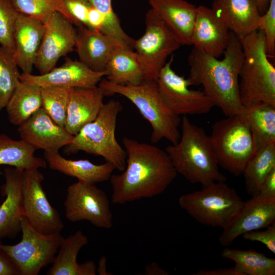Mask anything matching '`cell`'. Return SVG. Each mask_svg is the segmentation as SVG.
<instances>
[{"mask_svg":"<svg viewBox=\"0 0 275 275\" xmlns=\"http://www.w3.org/2000/svg\"><path fill=\"white\" fill-rule=\"evenodd\" d=\"M77 31L75 48L79 61L96 71H105L115 48L110 39L99 31L86 27Z\"/></svg>","mask_w":275,"mask_h":275,"instance_id":"obj_24","label":"cell"},{"mask_svg":"<svg viewBox=\"0 0 275 275\" xmlns=\"http://www.w3.org/2000/svg\"><path fill=\"white\" fill-rule=\"evenodd\" d=\"M104 90L99 86L70 89L65 128L76 135L87 124L94 121L102 108Z\"/></svg>","mask_w":275,"mask_h":275,"instance_id":"obj_21","label":"cell"},{"mask_svg":"<svg viewBox=\"0 0 275 275\" xmlns=\"http://www.w3.org/2000/svg\"><path fill=\"white\" fill-rule=\"evenodd\" d=\"M181 125L179 141L165 150L177 174L202 187L217 181L226 182V177L219 170L210 136L186 116L181 119Z\"/></svg>","mask_w":275,"mask_h":275,"instance_id":"obj_3","label":"cell"},{"mask_svg":"<svg viewBox=\"0 0 275 275\" xmlns=\"http://www.w3.org/2000/svg\"><path fill=\"white\" fill-rule=\"evenodd\" d=\"M145 274L147 275H167L169 273L161 268L157 263L153 262L146 266Z\"/></svg>","mask_w":275,"mask_h":275,"instance_id":"obj_45","label":"cell"},{"mask_svg":"<svg viewBox=\"0 0 275 275\" xmlns=\"http://www.w3.org/2000/svg\"><path fill=\"white\" fill-rule=\"evenodd\" d=\"M43 23L45 30L34 65L40 74L50 71L61 57L74 50L77 34L73 24L59 12Z\"/></svg>","mask_w":275,"mask_h":275,"instance_id":"obj_14","label":"cell"},{"mask_svg":"<svg viewBox=\"0 0 275 275\" xmlns=\"http://www.w3.org/2000/svg\"><path fill=\"white\" fill-rule=\"evenodd\" d=\"M44 30L42 21L19 13L15 25L12 54L23 73H32Z\"/></svg>","mask_w":275,"mask_h":275,"instance_id":"obj_22","label":"cell"},{"mask_svg":"<svg viewBox=\"0 0 275 275\" xmlns=\"http://www.w3.org/2000/svg\"><path fill=\"white\" fill-rule=\"evenodd\" d=\"M218 166L238 176L256 152L252 134L241 115L227 116L215 122L210 136Z\"/></svg>","mask_w":275,"mask_h":275,"instance_id":"obj_8","label":"cell"},{"mask_svg":"<svg viewBox=\"0 0 275 275\" xmlns=\"http://www.w3.org/2000/svg\"><path fill=\"white\" fill-rule=\"evenodd\" d=\"M41 89L19 82L5 107L11 124L19 126L42 107Z\"/></svg>","mask_w":275,"mask_h":275,"instance_id":"obj_28","label":"cell"},{"mask_svg":"<svg viewBox=\"0 0 275 275\" xmlns=\"http://www.w3.org/2000/svg\"><path fill=\"white\" fill-rule=\"evenodd\" d=\"M274 222L275 197L261 194L252 196L250 199L244 201L234 219L223 229L218 241L222 246H229L243 234L266 228Z\"/></svg>","mask_w":275,"mask_h":275,"instance_id":"obj_15","label":"cell"},{"mask_svg":"<svg viewBox=\"0 0 275 275\" xmlns=\"http://www.w3.org/2000/svg\"><path fill=\"white\" fill-rule=\"evenodd\" d=\"M87 28L101 32L105 23L104 16L92 5L90 6L87 16Z\"/></svg>","mask_w":275,"mask_h":275,"instance_id":"obj_41","label":"cell"},{"mask_svg":"<svg viewBox=\"0 0 275 275\" xmlns=\"http://www.w3.org/2000/svg\"><path fill=\"white\" fill-rule=\"evenodd\" d=\"M259 194L275 197V169L268 174L264 181Z\"/></svg>","mask_w":275,"mask_h":275,"instance_id":"obj_43","label":"cell"},{"mask_svg":"<svg viewBox=\"0 0 275 275\" xmlns=\"http://www.w3.org/2000/svg\"><path fill=\"white\" fill-rule=\"evenodd\" d=\"M148 2L151 9L181 45H191L197 7L184 0H148Z\"/></svg>","mask_w":275,"mask_h":275,"instance_id":"obj_20","label":"cell"},{"mask_svg":"<svg viewBox=\"0 0 275 275\" xmlns=\"http://www.w3.org/2000/svg\"><path fill=\"white\" fill-rule=\"evenodd\" d=\"M64 205L66 217L70 222L87 221L104 229L113 226V215L107 196L95 184L78 181L70 185Z\"/></svg>","mask_w":275,"mask_h":275,"instance_id":"obj_12","label":"cell"},{"mask_svg":"<svg viewBox=\"0 0 275 275\" xmlns=\"http://www.w3.org/2000/svg\"><path fill=\"white\" fill-rule=\"evenodd\" d=\"M222 60L194 48L188 57L190 86L201 85L203 91L227 116L242 114L245 109L239 96V74L243 60L239 37L231 32Z\"/></svg>","mask_w":275,"mask_h":275,"instance_id":"obj_2","label":"cell"},{"mask_svg":"<svg viewBox=\"0 0 275 275\" xmlns=\"http://www.w3.org/2000/svg\"><path fill=\"white\" fill-rule=\"evenodd\" d=\"M64 4L76 22V26L87 27V16L91 5L87 0H63Z\"/></svg>","mask_w":275,"mask_h":275,"instance_id":"obj_40","label":"cell"},{"mask_svg":"<svg viewBox=\"0 0 275 275\" xmlns=\"http://www.w3.org/2000/svg\"><path fill=\"white\" fill-rule=\"evenodd\" d=\"M43 180V175L38 169L24 170L22 183L23 216L40 233L60 234L64 224L47 198L42 185Z\"/></svg>","mask_w":275,"mask_h":275,"instance_id":"obj_13","label":"cell"},{"mask_svg":"<svg viewBox=\"0 0 275 275\" xmlns=\"http://www.w3.org/2000/svg\"><path fill=\"white\" fill-rule=\"evenodd\" d=\"M18 68L12 53L0 46V112L20 81Z\"/></svg>","mask_w":275,"mask_h":275,"instance_id":"obj_34","label":"cell"},{"mask_svg":"<svg viewBox=\"0 0 275 275\" xmlns=\"http://www.w3.org/2000/svg\"><path fill=\"white\" fill-rule=\"evenodd\" d=\"M0 275H19L10 258L0 249Z\"/></svg>","mask_w":275,"mask_h":275,"instance_id":"obj_42","label":"cell"},{"mask_svg":"<svg viewBox=\"0 0 275 275\" xmlns=\"http://www.w3.org/2000/svg\"><path fill=\"white\" fill-rule=\"evenodd\" d=\"M243 238L251 241L263 243L273 254H275V223L266 228L263 231L259 230L247 232L242 235Z\"/></svg>","mask_w":275,"mask_h":275,"instance_id":"obj_39","label":"cell"},{"mask_svg":"<svg viewBox=\"0 0 275 275\" xmlns=\"http://www.w3.org/2000/svg\"><path fill=\"white\" fill-rule=\"evenodd\" d=\"M211 8L239 37L258 30L261 15L256 0H213Z\"/></svg>","mask_w":275,"mask_h":275,"instance_id":"obj_23","label":"cell"},{"mask_svg":"<svg viewBox=\"0 0 275 275\" xmlns=\"http://www.w3.org/2000/svg\"><path fill=\"white\" fill-rule=\"evenodd\" d=\"M244 201L225 181H217L199 190L182 195L181 209L199 223L223 229L234 219Z\"/></svg>","mask_w":275,"mask_h":275,"instance_id":"obj_7","label":"cell"},{"mask_svg":"<svg viewBox=\"0 0 275 275\" xmlns=\"http://www.w3.org/2000/svg\"><path fill=\"white\" fill-rule=\"evenodd\" d=\"M122 109L118 100L111 99L104 103L96 118L74 135L71 144L67 146V151L75 153L82 151L102 156L116 169L124 171L127 154L115 136L117 117Z\"/></svg>","mask_w":275,"mask_h":275,"instance_id":"obj_6","label":"cell"},{"mask_svg":"<svg viewBox=\"0 0 275 275\" xmlns=\"http://www.w3.org/2000/svg\"><path fill=\"white\" fill-rule=\"evenodd\" d=\"M106 258L105 256L102 257L98 263V266L96 268V272L100 275H109L111 274L106 270Z\"/></svg>","mask_w":275,"mask_h":275,"instance_id":"obj_46","label":"cell"},{"mask_svg":"<svg viewBox=\"0 0 275 275\" xmlns=\"http://www.w3.org/2000/svg\"><path fill=\"white\" fill-rule=\"evenodd\" d=\"M105 17V23L101 32L112 41L116 49H131L133 39L129 37L121 27L114 12L112 0H87Z\"/></svg>","mask_w":275,"mask_h":275,"instance_id":"obj_33","label":"cell"},{"mask_svg":"<svg viewBox=\"0 0 275 275\" xmlns=\"http://www.w3.org/2000/svg\"><path fill=\"white\" fill-rule=\"evenodd\" d=\"M239 38L243 53L238 82L242 106L275 105V68L268 60L263 32L258 29Z\"/></svg>","mask_w":275,"mask_h":275,"instance_id":"obj_4","label":"cell"},{"mask_svg":"<svg viewBox=\"0 0 275 275\" xmlns=\"http://www.w3.org/2000/svg\"><path fill=\"white\" fill-rule=\"evenodd\" d=\"M123 144L126 164L110 177L112 202L122 205L163 193L177 175L166 150L127 137Z\"/></svg>","mask_w":275,"mask_h":275,"instance_id":"obj_1","label":"cell"},{"mask_svg":"<svg viewBox=\"0 0 275 275\" xmlns=\"http://www.w3.org/2000/svg\"><path fill=\"white\" fill-rule=\"evenodd\" d=\"M24 171L14 167L4 168L5 182L1 187V193L6 198L0 206V242L4 238H14L21 232V218L24 215L22 194Z\"/></svg>","mask_w":275,"mask_h":275,"instance_id":"obj_19","label":"cell"},{"mask_svg":"<svg viewBox=\"0 0 275 275\" xmlns=\"http://www.w3.org/2000/svg\"><path fill=\"white\" fill-rule=\"evenodd\" d=\"M36 150L22 140H14L0 134V167L8 166L21 170L45 168L44 159L35 156Z\"/></svg>","mask_w":275,"mask_h":275,"instance_id":"obj_30","label":"cell"},{"mask_svg":"<svg viewBox=\"0 0 275 275\" xmlns=\"http://www.w3.org/2000/svg\"><path fill=\"white\" fill-rule=\"evenodd\" d=\"M41 88L42 107L56 124L64 127L70 88L59 87Z\"/></svg>","mask_w":275,"mask_h":275,"instance_id":"obj_36","label":"cell"},{"mask_svg":"<svg viewBox=\"0 0 275 275\" xmlns=\"http://www.w3.org/2000/svg\"><path fill=\"white\" fill-rule=\"evenodd\" d=\"M221 257L235 262V267L240 275H274L275 259L251 249L241 250L226 248Z\"/></svg>","mask_w":275,"mask_h":275,"instance_id":"obj_31","label":"cell"},{"mask_svg":"<svg viewBox=\"0 0 275 275\" xmlns=\"http://www.w3.org/2000/svg\"><path fill=\"white\" fill-rule=\"evenodd\" d=\"M106 79L117 85H137L144 80L138 57L132 49H115L107 63Z\"/></svg>","mask_w":275,"mask_h":275,"instance_id":"obj_27","label":"cell"},{"mask_svg":"<svg viewBox=\"0 0 275 275\" xmlns=\"http://www.w3.org/2000/svg\"><path fill=\"white\" fill-rule=\"evenodd\" d=\"M20 140L35 150L45 152L59 151L72 142L74 135L56 124L41 107L26 122L18 126Z\"/></svg>","mask_w":275,"mask_h":275,"instance_id":"obj_17","label":"cell"},{"mask_svg":"<svg viewBox=\"0 0 275 275\" xmlns=\"http://www.w3.org/2000/svg\"><path fill=\"white\" fill-rule=\"evenodd\" d=\"M106 71H96L80 61L69 58L61 66L38 75L22 73L20 81L40 87H59L68 88H93L97 86Z\"/></svg>","mask_w":275,"mask_h":275,"instance_id":"obj_16","label":"cell"},{"mask_svg":"<svg viewBox=\"0 0 275 275\" xmlns=\"http://www.w3.org/2000/svg\"><path fill=\"white\" fill-rule=\"evenodd\" d=\"M173 61L172 56L160 71L156 80L164 103L179 116L209 113L215 106L212 100L203 90L189 89L187 78L177 74L172 68Z\"/></svg>","mask_w":275,"mask_h":275,"instance_id":"obj_11","label":"cell"},{"mask_svg":"<svg viewBox=\"0 0 275 275\" xmlns=\"http://www.w3.org/2000/svg\"><path fill=\"white\" fill-rule=\"evenodd\" d=\"M230 33L211 8L204 5L197 7L191 37L193 48L218 58L229 43Z\"/></svg>","mask_w":275,"mask_h":275,"instance_id":"obj_18","label":"cell"},{"mask_svg":"<svg viewBox=\"0 0 275 275\" xmlns=\"http://www.w3.org/2000/svg\"><path fill=\"white\" fill-rule=\"evenodd\" d=\"M98 86L106 95L119 94L127 98L150 124L152 131L151 141L157 143L165 139L177 143L180 138L179 127L181 119L172 112L162 100L155 80H144L139 85H121L102 79Z\"/></svg>","mask_w":275,"mask_h":275,"instance_id":"obj_5","label":"cell"},{"mask_svg":"<svg viewBox=\"0 0 275 275\" xmlns=\"http://www.w3.org/2000/svg\"><path fill=\"white\" fill-rule=\"evenodd\" d=\"M180 46L161 20L151 9L148 10L145 16V33L138 39H134L132 43L144 80L156 81L168 58Z\"/></svg>","mask_w":275,"mask_h":275,"instance_id":"obj_10","label":"cell"},{"mask_svg":"<svg viewBox=\"0 0 275 275\" xmlns=\"http://www.w3.org/2000/svg\"><path fill=\"white\" fill-rule=\"evenodd\" d=\"M44 159L51 169L91 184L109 180L116 169L112 163L107 161L95 164L87 159H67L62 157L59 151L44 152Z\"/></svg>","mask_w":275,"mask_h":275,"instance_id":"obj_26","label":"cell"},{"mask_svg":"<svg viewBox=\"0 0 275 275\" xmlns=\"http://www.w3.org/2000/svg\"><path fill=\"white\" fill-rule=\"evenodd\" d=\"M193 275H240L235 266L212 269H200Z\"/></svg>","mask_w":275,"mask_h":275,"instance_id":"obj_44","label":"cell"},{"mask_svg":"<svg viewBox=\"0 0 275 275\" xmlns=\"http://www.w3.org/2000/svg\"><path fill=\"white\" fill-rule=\"evenodd\" d=\"M242 115L251 130L256 152L275 143V105H257L245 108Z\"/></svg>","mask_w":275,"mask_h":275,"instance_id":"obj_29","label":"cell"},{"mask_svg":"<svg viewBox=\"0 0 275 275\" xmlns=\"http://www.w3.org/2000/svg\"><path fill=\"white\" fill-rule=\"evenodd\" d=\"M22 238L14 245L0 242V249L10 258L19 275H37L52 263L64 238L60 234L45 235L35 230L26 218H21Z\"/></svg>","mask_w":275,"mask_h":275,"instance_id":"obj_9","label":"cell"},{"mask_svg":"<svg viewBox=\"0 0 275 275\" xmlns=\"http://www.w3.org/2000/svg\"><path fill=\"white\" fill-rule=\"evenodd\" d=\"M258 29L265 36L266 52L268 56L275 54V0H270L267 10L261 15L258 22Z\"/></svg>","mask_w":275,"mask_h":275,"instance_id":"obj_38","label":"cell"},{"mask_svg":"<svg viewBox=\"0 0 275 275\" xmlns=\"http://www.w3.org/2000/svg\"><path fill=\"white\" fill-rule=\"evenodd\" d=\"M275 169V143L257 151L245 166L242 174L246 192L251 196L259 194L268 174Z\"/></svg>","mask_w":275,"mask_h":275,"instance_id":"obj_32","label":"cell"},{"mask_svg":"<svg viewBox=\"0 0 275 275\" xmlns=\"http://www.w3.org/2000/svg\"><path fill=\"white\" fill-rule=\"evenodd\" d=\"M20 13L37 19L43 23L54 12L65 16L73 24L76 22L67 9L63 0H11Z\"/></svg>","mask_w":275,"mask_h":275,"instance_id":"obj_35","label":"cell"},{"mask_svg":"<svg viewBox=\"0 0 275 275\" xmlns=\"http://www.w3.org/2000/svg\"><path fill=\"white\" fill-rule=\"evenodd\" d=\"M260 15L263 14L267 10L270 0H256Z\"/></svg>","mask_w":275,"mask_h":275,"instance_id":"obj_47","label":"cell"},{"mask_svg":"<svg viewBox=\"0 0 275 275\" xmlns=\"http://www.w3.org/2000/svg\"><path fill=\"white\" fill-rule=\"evenodd\" d=\"M88 243V238L81 230H78L66 238H63L60 250L54 257L48 275H95L96 266L92 260L82 263L77 258L81 249Z\"/></svg>","mask_w":275,"mask_h":275,"instance_id":"obj_25","label":"cell"},{"mask_svg":"<svg viewBox=\"0 0 275 275\" xmlns=\"http://www.w3.org/2000/svg\"><path fill=\"white\" fill-rule=\"evenodd\" d=\"M19 14L11 0H0V45L12 54L14 29Z\"/></svg>","mask_w":275,"mask_h":275,"instance_id":"obj_37","label":"cell"}]
</instances>
